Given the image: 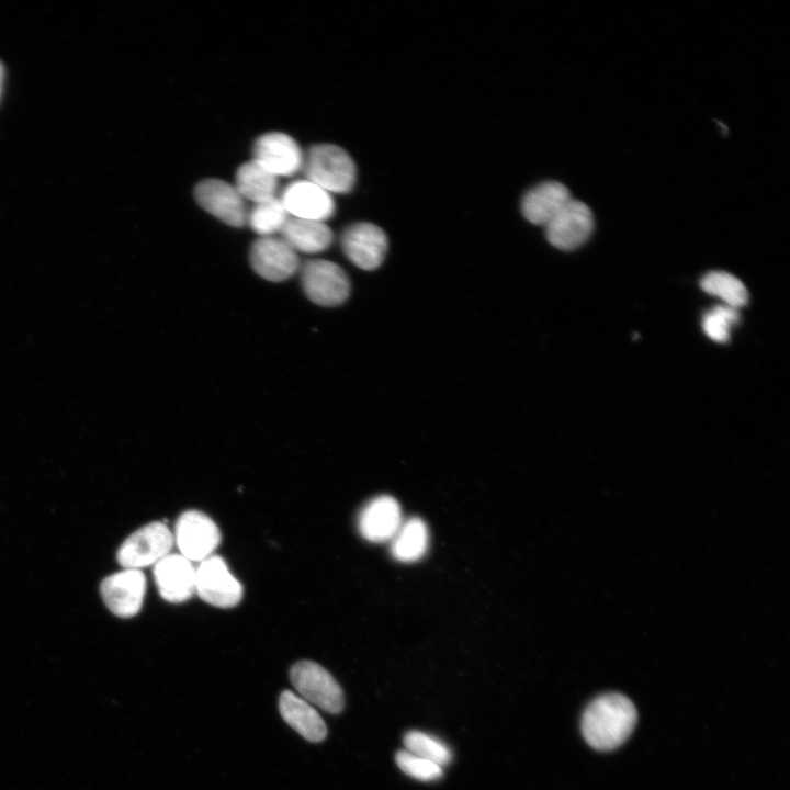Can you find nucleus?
Returning <instances> with one entry per match:
<instances>
[{"label": "nucleus", "instance_id": "7ed1b4c3", "mask_svg": "<svg viewBox=\"0 0 790 790\" xmlns=\"http://www.w3.org/2000/svg\"><path fill=\"white\" fill-rule=\"evenodd\" d=\"M173 533L162 522H150L133 532L119 548L116 560L123 568L155 565L170 553Z\"/></svg>", "mask_w": 790, "mask_h": 790}, {"label": "nucleus", "instance_id": "20e7f679", "mask_svg": "<svg viewBox=\"0 0 790 790\" xmlns=\"http://www.w3.org/2000/svg\"><path fill=\"white\" fill-rule=\"evenodd\" d=\"M294 688L304 700L328 713L343 709V692L336 679L319 664L312 661L295 663L290 672Z\"/></svg>", "mask_w": 790, "mask_h": 790}, {"label": "nucleus", "instance_id": "bb28decb", "mask_svg": "<svg viewBox=\"0 0 790 790\" xmlns=\"http://www.w3.org/2000/svg\"><path fill=\"white\" fill-rule=\"evenodd\" d=\"M2 81H3V67L0 63V94H1Z\"/></svg>", "mask_w": 790, "mask_h": 790}, {"label": "nucleus", "instance_id": "423d86ee", "mask_svg": "<svg viewBox=\"0 0 790 790\" xmlns=\"http://www.w3.org/2000/svg\"><path fill=\"white\" fill-rule=\"evenodd\" d=\"M173 540L182 556L191 562H202L218 546L221 532L208 516L188 510L177 520Z\"/></svg>", "mask_w": 790, "mask_h": 790}, {"label": "nucleus", "instance_id": "393cba45", "mask_svg": "<svg viewBox=\"0 0 790 790\" xmlns=\"http://www.w3.org/2000/svg\"><path fill=\"white\" fill-rule=\"evenodd\" d=\"M740 314L736 308L720 305L704 314L702 329L704 334L716 342H726L730 339L731 328L738 321Z\"/></svg>", "mask_w": 790, "mask_h": 790}, {"label": "nucleus", "instance_id": "6e6552de", "mask_svg": "<svg viewBox=\"0 0 790 790\" xmlns=\"http://www.w3.org/2000/svg\"><path fill=\"white\" fill-rule=\"evenodd\" d=\"M549 242L561 250H573L585 244L594 230L588 205L572 199L545 226Z\"/></svg>", "mask_w": 790, "mask_h": 790}, {"label": "nucleus", "instance_id": "4be33fe9", "mask_svg": "<svg viewBox=\"0 0 790 790\" xmlns=\"http://www.w3.org/2000/svg\"><path fill=\"white\" fill-rule=\"evenodd\" d=\"M701 289L723 301L724 305L738 309L747 304L748 292L743 282L724 271L707 273L700 282Z\"/></svg>", "mask_w": 790, "mask_h": 790}, {"label": "nucleus", "instance_id": "f8f14e48", "mask_svg": "<svg viewBox=\"0 0 790 790\" xmlns=\"http://www.w3.org/2000/svg\"><path fill=\"white\" fill-rule=\"evenodd\" d=\"M387 246V236L383 229L368 222L354 223L341 235L345 255L363 270L379 268L385 258Z\"/></svg>", "mask_w": 790, "mask_h": 790}, {"label": "nucleus", "instance_id": "ddd939ff", "mask_svg": "<svg viewBox=\"0 0 790 790\" xmlns=\"http://www.w3.org/2000/svg\"><path fill=\"white\" fill-rule=\"evenodd\" d=\"M194 198L202 208L227 225L242 227L247 223L245 200L234 185L223 180L201 181L194 189Z\"/></svg>", "mask_w": 790, "mask_h": 790}, {"label": "nucleus", "instance_id": "4468645a", "mask_svg": "<svg viewBox=\"0 0 790 790\" xmlns=\"http://www.w3.org/2000/svg\"><path fill=\"white\" fill-rule=\"evenodd\" d=\"M402 507L390 495L370 499L358 517V530L363 539L372 543L390 542L403 523Z\"/></svg>", "mask_w": 790, "mask_h": 790}, {"label": "nucleus", "instance_id": "f03ea898", "mask_svg": "<svg viewBox=\"0 0 790 790\" xmlns=\"http://www.w3.org/2000/svg\"><path fill=\"white\" fill-rule=\"evenodd\" d=\"M305 179L331 193H347L356 183L357 168L350 155L339 146H312L302 167Z\"/></svg>", "mask_w": 790, "mask_h": 790}, {"label": "nucleus", "instance_id": "f3484780", "mask_svg": "<svg viewBox=\"0 0 790 790\" xmlns=\"http://www.w3.org/2000/svg\"><path fill=\"white\" fill-rule=\"evenodd\" d=\"M572 199L563 183L545 181L523 195L521 212L530 223L545 226Z\"/></svg>", "mask_w": 790, "mask_h": 790}, {"label": "nucleus", "instance_id": "39448f33", "mask_svg": "<svg viewBox=\"0 0 790 790\" xmlns=\"http://www.w3.org/2000/svg\"><path fill=\"white\" fill-rule=\"evenodd\" d=\"M302 286L306 296L321 306H337L349 296L350 282L346 272L335 262L313 259L301 269Z\"/></svg>", "mask_w": 790, "mask_h": 790}, {"label": "nucleus", "instance_id": "1a4fd4ad", "mask_svg": "<svg viewBox=\"0 0 790 790\" xmlns=\"http://www.w3.org/2000/svg\"><path fill=\"white\" fill-rule=\"evenodd\" d=\"M146 577L140 569L123 568L105 577L100 594L109 610L117 617L131 618L142 608Z\"/></svg>", "mask_w": 790, "mask_h": 790}, {"label": "nucleus", "instance_id": "6ab92c4d", "mask_svg": "<svg viewBox=\"0 0 790 790\" xmlns=\"http://www.w3.org/2000/svg\"><path fill=\"white\" fill-rule=\"evenodd\" d=\"M281 237L296 251L317 253L329 248L332 232L325 222L290 216L281 230Z\"/></svg>", "mask_w": 790, "mask_h": 790}, {"label": "nucleus", "instance_id": "2eb2a0df", "mask_svg": "<svg viewBox=\"0 0 790 790\" xmlns=\"http://www.w3.org/2000/svg\"><path fill=\"white\" fill-rule=\"evenodd\" d=\"M280 200L292 217L325 222L335 213L331 194L307 179L287 184Z\"/></svg>", "mask_w": 790, "mask_h": 790}, {"label": "nucleus", "instance_id": "f257e3e1", "mask_svg": "<svg viewBox=\"0 0 790 790\" xmlns=\"http://www.w3.org/2000/svg\"><path fill=\"white\" fill-rule=\"evenodd\" d=\"M637 712L632 701L617 692L592 700L584 711L582 732L595 749L607 752L619 747L632 733Z\"/></svg>", "mask_w": 790, "mask_h": 790}, {"label": "nucleus", "instance_id": "aec40b11", "mask_svg": "<svg viewBox=\"0 0 790 790\" xmlns=\"http://www.w3.org/2000/svg\"><path fill=\"white\" fill-rule=\"evenodd\" d=\"M388 543L391 554L396 561L403 563L419 561L429 546L428 526L418 517L404 519Z\"/></svg>", "mask_w": 790, "mask_h": 790}, {"label": "nucleus", "instance_id": "dca6fc26", "mask_svg": "<svg viewBox=\"0 0 790 790\" xmlns=\"http://www.w3.org/2000/svg\"><path fill=\"white\" fill-rule=\"evenodd\" d=\"M160 596L172 603L188 600L195 592V567L181 554H168L154 565Z\"/></svg>", "mask_w": 790, "mask_h": 790}, {"label": "nucleus", "instance_id": "412c9836", "mask_svg": "<svg viewBox=\"0 0 790 790\" xmlns=\"http://www.w3.org/2000/svg\"><path fill=\"white\" fill-rule=\"evenodd\" d=\"M234 187L245 201L257 204L275 196L278 178L250 160L238 168Z\"/></svg>", "mask_w": 790, "mask_h": 790}, {"label": "nucleus", "instance_id": "9d476101", "mask_svg": "<svg viewBox=\"0 0 790 790\" xmlns=\"http://www.w3.org/2000/svg\"><path fill=\"white\" fill-rule=\"evenodd\" d=\"M252 160L273 176L290 177L302 169L304 155L290 135L271 132L261 135L253 145Z\"/></svg>", "mask_w": 790, "mask_h": 790}, {"label": "nucleus", "instance_id": "0eeeda50", "mask_svg": "<svg viewBox=\"0 0 790 790\" xmlns=\"http://www.w3.org/2000/svg\"><path fill=\"white\" fill-rule=\"evenodd\" d=\"M195 592L205 602L230 608L242 598V586L221 556L211 555L195 568Z\"/></svg>", "mask_w": 790, "mask_h": 790}, {"label": "nucleus", "instance_id": "a211bd4d", "mask_svg": "<svg viewBox=\"0 0 790 790\" xmlns=\"http://www.w3.org/2000/svg\"><path fill=\"white\" fill-rule=\"evenodd\" d=\"M279 709L284 721L309 742H321L327 727L319 713L302 697L285 690L281 693Z\"/></svg>", "mask_w": 790, "mask_h": 790}, {"label": "nucleus", "instance_id": "9b49d317", "mask_svg": "<svg viewBox=\"0 0 790 790\" xmlns=\"http://www.w3.org/2000/svg\"><path fill=\"white\" fill-rule=\"evenodd\" d=\"M250 263L257 274L273 282L291 278L300 268L297 252L275 236L259 237L252 244Z\"/></svg>", "mask_w": 790, "mask_h": 790}, {"label": "nucleus", "instance_id": "a878e982", "mask_svg": "<svg viewBox=\"0 0 790 790\" xmlns=\"http://www.w3.org/2000/svg\"><path fill=\"white\" fill-rule=\"evenodd\" d=\"M395 759L404 774L420 781H435L443 775L441 766L406 749L397 752Z\"/></svg>", "mask_w": 790, "mask_h": 790}, {"label": "nucleus", "instance_id": "b1692460", "mask_svg": "<svg viewBox=\"0 0 790 790\" xmlns=\"http://www.w3.org/2000/svg\"><path fill=\"white\" fill-rule=\"evenodd\" d=\"M406 751L443 767L452 759L450 748L439 738L421 731H409L404 736Z\"/></svg>", "mask_w": 790, "mask_h": 790}, {"label": "nucleus", "instance_id": "5701e85b", "mask_svg": "<svg viewBox=\"0 0 790 790\" xmlns=\"http://www.w3.org/2000/svg\"><path fill=\"white\" fill-rule=\"evenodd\" d=\"M290 215L280 198L274 196L255 204L251 211L248 212L247 223L260 237L273 236L281 233Z\"/></svg>", "mask_w": 790, "mask_h": 790}]
</instances>
